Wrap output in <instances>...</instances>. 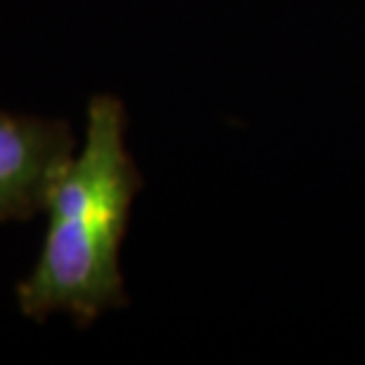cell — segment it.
Instances as JSON below:
<instances>
[{
  "label": "cell",
  "mask_w": 365,
  "mask_h": 365,
  "mask_svg": "<svg viewBox=\"0 0 365 365\" xmlns=\"http://www.w3.org/2000/svg\"><path fill=\"white\" fill-rule=\"evenodd\" d=\"M140 185L126 109L114 95H93L81 148L50 190L41 254L17 284L21 316L43 323L64 313L88 325L126 304L119 257Z\"/></svg>",
  "instance_id": "obj_1"
},
{
  "label": "cell",
  "mask_w": 365,
  "mask_h": 365,
  "mask_svg": "<svg viewBox=\"0 0 365 365\" xmlns=\"http://www.w3.org/2000/svg\"><path fill=\"white\" fill-rule=\"evenodd\" d=\"M74 155L67 121L0 109V223L46 211L50 190Z\"/></svg>",
  "instance_id": "obj_2"
}]
</instances>
